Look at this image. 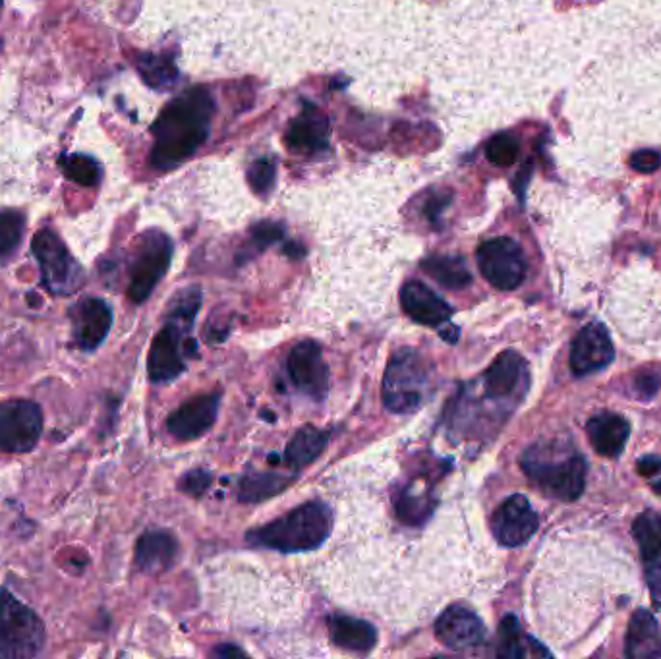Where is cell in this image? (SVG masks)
Segmentation results:
<instances>
[{
    "label": "cell",
    "mask_w": 661,
    "mask_h": 659,
    "mask_svg": "<svg viewBox=\"0 0 661 659\" xmlns=\"http://www.w3.org/2000/svg\"><path fill=\"white\" fill-rule=\"evenodd\" d=\"M586 433L598 455L617 458L629 441L630 424L619 414L602 412L598 417L588 420Z\"/></svg>",
    "instance_id": "ffe728a7"
},
{
    "label": "cell",
    "mask_w": 661,
    "mask_h": 659,
    "mask_svg": "<svg viewBox=\"0 0 661 659\" xmlns=\"http://www.w3.org/2000/svg\"><path fill=\"white\" fill-rule=\"evenodd\" d=\"M212 484V474L205 471H192L181 479V489L184 494L199 497Z\"/></svg>",
    "instance_id": "e575fe53"
},
{
    "label": "cell",
    "mask_w": 661,
    "mask_h": 659,
    "mask_svg": "<svg viewBox=\"0 0 661 659\" xmlns=\"http://www.w3.org/2000/svg\"><path fill=\"white\" fill-rule=\"evenodd\" d=\"M625 656L632 659H661V630L646 609H638L625 638Z\"/></svg>",
    "instance_id": "7402d4cb"
},
{
    "label": "cell",
    "mask_w": 661,
    "mask_h": 659,
    "mask_svg": "<svg viewBox=\"0 0 661 659\" xmlns=\"http://www.w3.org/2000/svg\"><path fill=\"white\" fill-rule=\"evenodd\" d=\"M138 71L142 74L143 79L155 89H166V87L173 86L174 79H176L173 64L161 56H142L138 64Z\"/></svg>",
    "instance_id": "4dcf8cb0"
},
{
    "label": "cell",
    "mask_w": 661,
    "mask_h": 659,
    "mask_svg": "<svg viewBox=\"0 0 661 659\" xmlns=\"http://www.w3.org/2000/svg\"><path fill=\"white\" fill-rule=\"evenodd\" d=\"M330 640L348 651H370L378 642V630L362 619L337 615L329 619Z\"/></svg>",
    "instance_id": "603a6c76"
},
{
    "label": "cell",
    "mask_w": 661,
    "mask_h": 659,
    "mask_svg": "<svg viewBox=\"0 0 661 659\" xmlns=\"http://www.w3.org/2000/svg\"><path fill=\"white\" fill-rule=\"evenodd\" d=\"M252 235L253 240L260 246H268V244H273L283 236V228L273 225V223H260L258 227H253Z\"/></svg>",
    "instance_id": "d590c367"
},
{
    "label": "cell",
    "mask_w": 661,
    "mask_h": 659,
    "mask_svg": "<svg viewBox=\"0 0 661 659\" xmlns=\"http://www.w3.org/2000/svg\"><path fill=\"white\" fill-rule=\"evenodd\" d=\"M215 102L204 89H189L166 105L151 132L155 148L151 161L158 169H173L192 158L209 136Z\"/></svg>",
    "instance_id": "6da1fadb"
},
{
    "label": "cell",
    "mask_w": 661,
    "mask_h": 659,
    "mask_svg": "<svg viewBox=\"0 0 661 659\" xmlns=\"http://www.w3.org/2000/svg\"><path fill=\"white\" fill-rule=\"evenodd\" d=\"M289 486V479L279 474H266V472H253L248 474L238 486V499L245 503L266 501L273 495L281 494Z\"/></svg>",
    "instance_id": "83f0119b"
},
{
    "label": "cell",
    "mask_w": 661,
    "mask_h": 659,
    "mask_svg": "<svg viewBox=\"0 0 661 659\" xmlns=\"http://www.w3.org/2000/svg\"><path fill=\"white\" fill-rule=\"evenodd\" d=\"M330 525L329 507L322 501H310L248 532V542L283 553L312 551L329 538Z\"/></svg>",
    "instance_id": "3957f363"
},
{
    "label": "cell",
    "mask_w": 661,
    "mask_h": 659,
    "mask_svg": "<svg viewBox=\"0 0 661 659\" xmlns=\"http://www.w3.org/2000/svg\"><path fill=\"white\" fill-rule=\"evenodd\" d=\"M476 259L484 279L499 291H514L527 279L524 251L507 236L481 244Z\"/></svg>",
    "instance_id": "ba28073f"
},
{
    "label": "cell",
    "mask_w": 661,
    "mask_h": 659,
    "mask_svg": "<svg viewBox=\"0 0 661 659\" xmlns=\"http://www.w3.org/2000/svg\"><path fill=\"white\" fill-rule=\"evenodd\" d=\"M329 126L315 109H310L292 122L286 132L289 148L296 151H317L327 145Z\"/></svg>",
    "instance_id": "cb8c5ba5"
},
{
    "label": "cell",
    "mask_w": 661,
    "mask_h": 659,
    "mask_svg": "<svg viewBox=\"0 0 661 659\" xmlns=\"http://www.w3.org/2000/svg\"><path fill=\"white\" fill-rule=\"evenodd\" d=\"M653 489H655V491H658V494L661 495V479L660 482H655V484H653Z\"/></svg>",
    "instance_id": "f35d334b"
},
{
    "label": "cell",
    "mask_w": 661,
    "mask_h": 659,
    "mask_svg": "<svg viewBox=\"0 0 661 659\" xmlns=\"http://www.w3.org/2000/svg\"><path fill=\"white\" fill-rule=\"evenodd\" d=\"M112 327V310L101 299L79 300L72 310V333L82 350H95L109 335Z\"/></svg>",
    "instance_id": "e0dca14e"
},
{
    "label": "cell",
    "mask_w": 661,
    "mask_h": 659,
    "mask_svg": "<svg viewBox=\"0 0 661 659\" xmlns=\"http://www.w3.org/2000/svg\"><path fill=\"white\" fill-rule=\"evenodd\" d=\"M0 9H2V0H0Z\"/></svg>",
    "instance_id": "ab89813d"
},
{
    "label": "cell",
    "mask_w": 661,
    "mask_h": 659,
    "mask_svg": "<svg viewBox=\"0 0 661 659\" xmlns=\"http://www.w3.org/2000/svg\"><path fill=\"white\" fill-rule=\"evenodd\" d=\"M532 648L538 653H542V656H550V651L543 650L540 644L534 642L532 638H528V636L520 633L519 620L514 619L512 615L505 617L501 627H499L497 656L499 658H524V656L534 653Z\"/></svg>",
    "instance_id": "4316f807"
},
{
    "label": "cell",
    "mask_w": 661,
    "mask_h": 659,
    "mask_svg": "<svg viewBox=\"0 0 661 659\" xmlns=\"http://www.w3.org/2000/svg\"><path fill=\"white\" fill-rule=\"evenodd\" d=\"M219 392L199 395L174 410L166 420V430L178 441L199 440L212 430L219 414Z\"/></svg>",
    "instance_id": "4fadbf2b"
},
{
    "label": "cell",
    "mask_w": 661,
    "mask_h": 659,
    "mask_svg": "<svg viewBox=\"0 0 661 659\" xmlns=\"http://www.w3.org/2000/svg\"><path fill=\"white\" fill-rule=\"evenodd\" d=\"M188 331V325L171 320L153 338L148 354V374L153 383L173 381L186 369L182 341Z\"/></svg>",
    "instance_id": "7c38bea8"
},
{
    "label": "cell",
    "mask_w": 661,
    "mask_h": 659,
    "mask_svg": "<svg viewBox=\"0 0 661 659\" xmlns=\"http://www.w3.org/2000/svg\"><path fill=\"white\" fill-rule=\"evenodd\" d=\"M213 656H217V658H229V656L238 658V656H246V651L238 648V646H232V644H223L217 650H213Z\"/></svg>",
    "instance_id": "74e56055"
},
{
    "label": "cell",
    "mask_w": 661,
    "mask_h": 659,
    "mask_svg": "<svg viewBox=\"0 0 661 659\" xmlns=\"http://www.w3.org/2000/svg\"><path fill=\"white\" fill-rule=\"evenodd\" d=\"M637 468L642 476L646 478H652L661 474V456L658 455H646L640 456V461L637 463Z\"/></svg>",
    "instance_id": "8d00e7d4"
},
{
    "label": "cell",
    "mask_w": 661,
    "mask_h": 659,
    "mask_svg": "<svg viewBox=\"0 0 661 659\" xmlns=\"http://www.w3.org/2000/svg\"><path fill=\"white\" fill-rule=\"evenodd\" d=\"M540 517L524 495H511L491 517V532L505 548H520L538 532Z\"/></svg>",
    "instance_id": "8fae6325"
},
{
    "label": "cell",
    "mask_w": 661,
    "mask_h": 659,
    "mask_svg": "<svg viewBox=\"0 0 661 659\" xmlns=\"http://www.w3.org/2000/svg\"><path fill=\"white\" fill-rule=\"evenodd\" d=\"M32 248L43 284L51 294L71 296L84 284V269L53 230L43 228L33 236Z\"/></svg>",
    "instance_id": "8992f818"
},
{
    "label": "cell",
    "mask_w": 661,
    "mask_h": 659,
    "mask_svg": "<svg viewBox=\"0 0 661 659\" xmlns=\"http://www.w3.org/2000/svg\"><path fill=\"white\" fill-rule=\"evenodd\" d=\"M173 258V244L163 233H148L140 238L134 261L130 268L128 299L134 304H142L155 291L159 281L165 277L166 269Z\"/></svg>",
    "instance_id": "52a82bcc"
},
{
    "label": "cell",
    "mask_w": 661,
    "mask_h": 659,
    "mask_svg": "<svg viewBox=\"0 0 661 659\" xmlns=\"http://www.w3.org/2000/svg\"><path fill=\"white\" fill-rule=\"evenodd\" d=\"M430 366L414 348H401L389 358L383 376V404L394 414L416 412L430 389Z\"/></svg>",
    "instance_id": "277c9868"
},
{
    "label": "cell",
    "mask_w": 661,
    "mask_h": 659,
    "mask_svg": "<svg viewBox=\"0 0 661 659\" xmlns=\"http://www.w3.org/2000/svg\"><path fill=\"white\" fill-rule=\"evenodd\" d=\"M520 466L534 486L560 501H575L586 486L588 464L573 443L540 441L524 451Z\"/></svg>",
    "instance_id": "7a4b0ae2"
},
{
    "label": "cell",
    "mask_w": 661,
    "mask_h": 659,
    "mask_svg": "<svg viewBox=\"0 0 661 659\" xmlns=\"http://www.w3.org/2000/svg\"><path fill=\"white\" fill-rule=\"evenodd\" d=\"M275 163L273 161H269V159H260V161H256L252 166H250V171H248V181H250V186H252L253 192L256 194H268L269 190L273 188V184H275Z\"/></svg>",
    "instance_id": "d6a6232c"
},
{
    "label": "cell",
    "mask_w": 661,
    "mask_h": 659,
    "mask_svg": "<svg viewBox=\"0 0 661 659\" xmlns=\"http://www.w3.org/2000/svg\"><path fill=\"white\" fill-rule=\"evenodd\" d=\"M327 443H329V433L314 425H306L286 445L284 461L292 471H302L307 464L314 463L315 458H319Z\"/></svg>",
    "instance_id": "d4e9b609"
},
{
    "label": "cell",
    "mask_w": 661,
    "mask_h": 659,
    "mask_svg": "<svg viewBox=\"0 0 661 659\" xmlns=\"http://www.w3.org/2000/svg\"><path fill=\"white\" fill-rule=\"evenodd\" d=\"M25 215L17 209L0 213V259H9L24 238Z\"/></svg>",
    "instance_id": "f1b7e54d"
},
{
    "label": "cell",
    "mask_w": 661,
    "mask_h": 659,
    "mask_svg": "<svg viewBox=\"0 0 661 659\" xmlns=\"http://www.w3.org/2000/svg\"><path fill=\"white\" fill-rule=\"evenodd\" d=\"M528 379L527 361L514 350H505L491 361L484 374V392L491 401H507L524 389Z\"/></svg>",
    "instance_id": "ac0fdd59"
},
{
    "label": "cell",
    "mask_w": 661,
    "mask_h": 659,
    "mask_svg": "<svg viewBox=\"0 0 661 659\" xmlns=\"http://www.w3.org/2000/svg\"><path fill=\"white\" fill-rule=\"evenodd\" d=\"M615 358L614 343L602 323H588L571 346V369L575 376H588L607 368Z\"/></svg>",
    "instance_id": "5bb4252c"
},
{
    "label": "cell",
    "mask_w": 661,
    "mask_h": 659,
    "mask_svg": "<svg viewBox=\"0 0 661 659\" xmlns=\"http://www.w3.org/2000/svg\"><path fill=\"white\" fill-rule=\"evenodd\" d=\"M178 542L166 530H150L136 543V565L143 573L158 574L173 566Z\"/></svg>",
    "instance_id": "44dd1931"
},
{
    "label": "cell",
    "mask_w": 661,
    "mask_h": 659,
    "mask_svg": "<svg viewBox=\"0 0 661 659\" xmlns=\"http://www.w3.org/2000/svg\"><path fill=\"white\" fill-rule=\"evenodd\" d=\"M286 371L296 389L312 397L314 401H323L329 392V368L323 358L322 346L315 341H302L292 348L286 358Z\"/></svg>",
    "instance_id": "30bf717a"
},
{
    "label": "cell",
    "mask_w": 661,
    "mask_h": 659,
    "mask_svg": "<svg viewBox=\"0 0 661 659\" xmlns=\"http://www.w3.org/2000/svg\"><path fill=\"white\" fill-rule=\"evenodd\" d=\"M43 432V414L32 401L0 402V453H30Z\"/></svg>",
    "instance_id": "9c48e42d"
},
{
    "label": "cell",
    "mask_w": 661,
    "mask_h": 659,
    "mask_svg": "<svg viewBox=\"0 0 661 659\" xmlns=\"http://www.w3.org/2000/svg\"><path fill=\"white\" fill-rule=\"evenodd\" d=\"M401 304L412 322L425 327H441L453 315V307L422 281H409L402 287Z\"/></svg>",
    "instance_id": "d6986e66"
},
{
    "label": "cell",
    "mask_w": 661,
    "mask_h": 659,
    "mask_svg": "<svg viewBox=\"0 0 661 659\" xmlns=\"http://www.w3.org/2000/svg\"><path fill=\"white\" fill-rule=\"evenodd\" d=\"M61 166H63L66 179H71L72 182L82 184V186H87V188L97 186L101 182V165L95 159L87 158V155H66V158L61 159Z\"/></svg>",
    "instance_id": "f546056e"
},
{
    "label": "cell",
    "mask_w": 661,
    "mask_h": 659,
    "mask_svg": "<svg viewBox=\"0 0 661 659\" xmlns=\"http://www.w3.org/2000/svg\"><path fill=\"white\" fill-rule=\"evenodd\" d=\"M435 635L451 650H468L486 638V625L465 605H451L435 623Z\"/></svg>",
    "instance_id": "2e32d148"
},
{
    "label": "cell",
    "mask_w": 661,
    "mask_h": 659,
    "mask_svg": "<svg viewBox=\"0 0 661 659\" xmlns=\"http://www.w3.org/2000/svg\"><path fill=\"white\" fill-rule=\"evenodd\" d=\"M520 145L511 134H497L486 148V155L497 166H511L519 158Z\"/></svg>",
    "instance_id": "1f68e13d"
},
{
    "label": "cell",
    "mask_w": 661,
    "mask_h": 659,
    "mask_svg": "<svg viewBox=\"0 0 661 659\" xmlns=\"http://www.w3.org/2000/svg\"><path fill=\"white\" fill-rule=\"evenodd\" d=\"M422 269L435 283L449 291H460L473 283V273L466 268L465 259L457 256H432L422 261Z\"/></svg>",
    "instance_id": "484cf974"
},
{
    "label": "cell",
    "mask_w": 661,
    "mask_h": 659,
    "mask_svg": "<svg viewBox=\"0 0 661 659\" xmlns=\"http://www.w3.org/2000/svg\"><path fill=\"white\" fill-rule=\"evenodd\" d=\"M45 625L37 613L0 590V659H28L40 656L45 646Z\"/></svg>",
    "instance_id": "5b68a950"
},
{
    "label": "cell",
    "mask_w": 661,
    "mask_h": 659,
    "mask_svg": "<svg viewBox=\"0 0 661 659\" xmlns=\"http://www.w3.org/2000/svg\"><path fill=\"white\" fill-rule=\"evenodd\" d=\"M642 563L646 582L652 594L653 604L661 607V515L646 510L632 525Z\"/></svg>",
    "instance_id": "9a60e30c"
},
{
    "label": "cell",
    "mask_w": 661,
    "mask_h": 659,
    "mask_svg": "<svg viewBox=\"0 0 661 659\" xmlns=\"http://www.w3.org/2000/svg\"><path fill=\"white\" fill-rule=\"evenodd\" d=\"M629 163L638 173H655L661 169V153L653 150H638L630 155Z\"/></svg>",
    "instance_id": "836d02e7"
}]
</instances>
